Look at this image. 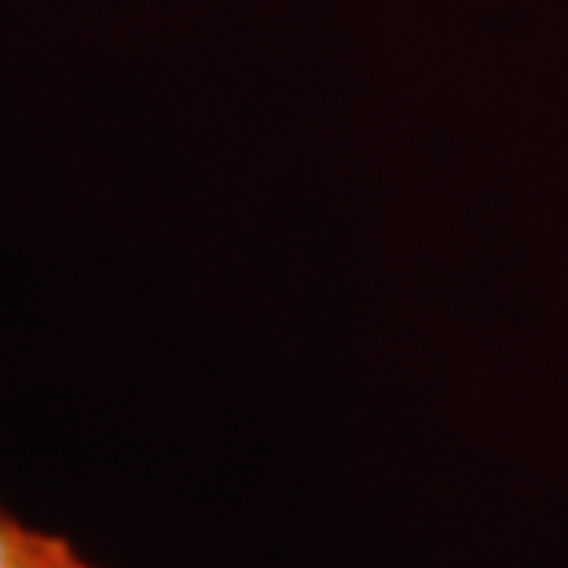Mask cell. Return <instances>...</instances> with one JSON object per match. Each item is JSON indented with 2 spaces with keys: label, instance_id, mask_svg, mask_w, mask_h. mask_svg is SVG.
I'll return each instance as SVG.
<instances>
[{
  "label": "cell",
  "instance_id": "cell-1",
  "mask_svg": "<svg viewBox=\"0 0 568 568\" xmlns=\"http://www.w3.org/2000/svg\"><path fill=\"white\" fill-rule=\"evenodd\" d=\"M19 568H100L89 558H81L74 550V542H67L63 536H52V531H27V542H22V561Z\"/></svg>",
  "mask_w": 568,
  "mask_h": 568
},
{
  "label": "cell",
  "instance_id": "cell-2",
  "mask_svg": "<svg viewBox=\"0 0 568 568\" xmlns=\"http://www.w3.org/2000/svg\"><path fill=\"white\" fill-rule=\"evenodd\" d=\"M27 525L19 517H11L0 506V568H19L22 561V542H27Z\"/></svg>",
  "mask_w": 568,
  "mask_h": 568
}]
</instances>
